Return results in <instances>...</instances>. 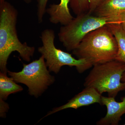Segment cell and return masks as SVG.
<instances>
[{
	"label": "cell",
	"instance_id": "cell-6",
	"mask_svg": "<svg viewBox=\"0 0 125 125\" xmlns=\"http://www.w3.org/2000/svg\"><path fill=\"white\" fill-rule=\"evenodd\" d=\"M45 58L42 56L38 60L29 64H23L22 70L8 73L16 83H21L28 88L30 95L38 97L55 81V78L49 73Z\"/></svg>",
	"mask_w": 125,
	"mask_h": 125
},
{
	"label": "cell",
	"instance_id": "cell-17",
	"mask_svg": "<svg viewBox=\"0 0 125 125\" xmlns=\"http://www.w3.org/2000/svg\"><path fill=\"white\" fill-rule=\"evenodd\" d=\"M119 23L125 32V12L121 16L119 19Z\"/></svg>",
	"mask_w": 125,
	"mask_h": 125
},
{
	"label": "cell",
	"instance_id": "cell-1",
	"mask_svg": "<svg viewBox=\"0 0 125 125\" xmlns=\"http://www.w3.org/2000/svg\"><path fill=\"white\" fill-rule=\"evenodd\" d=\"M18 10L6 1L0 5V69L7 74V61L13 52H17L25 61L30 62L35 48L26 42L22 43L18 38L16 24Z\"/></svg>",
	"mask_w": 125,
	"mask_h": 125
},
{
	"label": "cell",
	"instance_id": "cell-21",
	"mask_svg": "<svg viewBox=\"0 0 125 125\" xmlns=\"http://www.w3.org/2000/svg\"></svg>",
	"mask_w": 125,
	"mask_h": 125
},
{
	"label": "cell",
	"instance_id": "cell-2",
	"mask_svg": "<svg viewBox=\"0 0 125 125\" xmlns=\"http://www.w3.org/2000/svg\"><path fill=\"white\" fill-rule=\"evenodd\" d=\"M117 52L116 39L107 25L87 34L72 52L94 66L115 60Z\"/></svg>",
	"mask_w": 125,
	"mask_h": 125
},
{
	"label": "cell",
	"instance_id": "cell-18",
	"mask_svg": "<svg viewBox=\"0 0 125 125\" xmlns=\"http://www.w3.org/2000/svg\"><path fill=\"white\" fill-rule=\"evenodd\" d=\"M121 81L122 82L125 83V71L124 72V73H123V75H122Z\"/></svg>",
	"mask_w": 125,
	"mask_h": 125
},
{
	"label": "cell",
	"instance_id": "cell-19",
	"mask_svg": "<svg viewBox=\"0 0 125 125\" xmlns=\"http://www.w3.org/2000/svg\"><path fill=\"white\" fill-rule=\"evenodd\" d=\"M25 3L27 4H29L31 3L32 1V0H23Z\"/></svg>",
	"mask_w": 125,
	"mask_h": 125
},
{
	"label": "cell",
	"instance_id": "cell-15",
	"mask_svg": "<svg viewBox=\"0 0 125 125\" xmlns=\"http://www.w3.org/2000/svg\"><path fill=\"white\" fill-rule=\"evenodd\" d=\"M106 0H88L89 3V10L88 13H93L94 11L98 7Z\"/></svg>",
	"mask_w": 125,
	"mask_h": 125
},
{
	"label": "cell",
	"instance_id": "cell-14",
	"mask_svg": "<svg viewBox=\"0 0 125 125\" xmlns=\"http://www.w3.org/2000/svg\"><path fill=\"white\" fill-rule=\"evenodd\" d=\"M48 1V0H38L37 17L39 23H42L43 21Z\"/></svg>",
	"mask_w": 125,
	"mask_h": 125
},
{
	"label": "cell",
	"instance_id": "cell-20",
	"mask_svg": "<svg viewBox=\"0 0 125 125\" xmlns=\"http://www.w3.org/2000/svg\"><path fill=\"white\" fill-rule=\"evenodd\" d=\"M5 1L6 0H0V5H2Z\"/></svg>",
	"mask_w": 125,
	"mask_h": 125
},
{
	"label": "cell",
	"instance_id": "cell-10",
	"mask_svg": "<svg viewBox=\"0 0 125 125\" xmlns=\"http://www.w3.org/2000/svg\"><path fill=\"white\" fill-rule=\"evenodd\" d=\"M70 0H60L59 4L50 5L47 9L46 13L49 15V21L52 23L65 25L73 19L69 8Z\"/></svg>",
	"mask_w": 125,
	"mask_h": 125
},
{
	"label": "cell",
	"instance_id": "cell-5",
	"mask_svg": "<svg viewBox=\"0 0 125 125\" xmlns=\"http://www.w3.org/2000/svg\"><path fill=\"white\" fill-rule=\"evenodd\" d=\"M111 23H113L108 19L88 13L80 14L69 23L61 27L58 38L67 51H73L90 32Z\"/></svg>",
	"mask_w": 125,
	"mask_h": 125
},
{
	"label": "cell",
	"instance_id": "cell-8",
	"mask_svg": "<svg viewBox=\"0 0 125 125\" xmlns=\"http://www.w3.org/2000/svg\"><path fill=\"white\" fill-rule=\"evenodd\" d=\"M121 102H117L115 98L102 96L101 105L106 107L107 112L104 117L97 122L98 125H117L121 120V116L125 114V97Z\"/></svg>",
	"mask_w": 125,
	"mask_h": 125
},
{
	"label": "cell",
	"instance_id": "cell-4",
	"mask_svg": "<svg viewBox=\"0 0 125 125\" xmlns=\"http://www.w3.org/2000/svg\"><path fill=\"white\" fill-rule=\"evenodd\" d=\"M40 37L42 46L38 48V51L46 60L49 71L57 74L62 66L67 65L75 66L77 71L81 73L93 66L85 59H76L71 54L57 48L54 44L55 34L53 30H44Z\"/></svg>",
	"mask_w": 125,
	"mask_h": 125
},
{
	"label": "cell",
	"instance_id": "cell-11",
	"mask_svg": "<svg viewBox=\"0 0 125 125\" xmlns=\"http://www.w3.org/2000/svg\"><path fill=\"white\" fill-rule=\"evenodd\" d=\"M22 86L18 85L11 77L7 76V74L0 73V99L6 100L11 94L22 91Z\"/></svg>",
	"mask_w": 125,
	"mask_h": 125
},
{
	"label": "cell",
	"instance_id": "cell-3",
	"mask_svg": "<svg viewBox=\"0 0 125 125\" xmlns=\"http://www.w3.org/2000/svg\"><path fill=\"white\" fill-rule=\"evenodd\" d=\"M93 66L85 78V88H93L101 94L106 92L108 97L115 98L119 92L125 90V83L121 81L125 62L115 60Z\"/></svg>",
	"mask_w": 125,
	"mask_h": 125
},
{
	"label": "cell",
	"instance_id": "cell-16",
	"mask_svg": "<svg viewBox=\"0 0 125 125\" xmlns=\"http://www.w3.org/2000/svg\"><path fill=\"white\" fill-rule=\"evenodd\" d=\"M4 101L0 99V115L1 117H4L6 115V113L9 109V105Z\"/></svg>",
	"mask_w": 125,
	"mask_h": 125
},
{
	"label": "cell",
	"instance_id": "cell-13",
	"mask_svg": "<svg viewBox=\"0 0 125 125\" xmlns=\"http://www.w3.org/2000/svg\"><path fill=\"white\" fill-rule=\"evenodd\" d=\"M70 5L73 12L76 15L88 12V0H70Z\"/></svg>",
	"mask_w": 125,
	"mask_h": 125
},
{
	"label": "cell",
	"instance_id": "cell-12",
	"mask_svg": "<svg viewBox=\"0 0 125 125\" xmlns=\"http://www.w3.org/2000/svg\"><path fill=\"white\" fill-rule=\"evenodd\" d=\"M116 39L118 52L115 60L125 63V32L120 24L107 25Z\"/></svg>",
	"mask_w": 125,
	"mask_h": 125
},
{
	"label": "cell",
	"instance_id": "cell-9",
	"mask_svg": "<svg viewBox=\"0 0 125 125\" xmlns=\"http://www.w3.org/2000/svg\"><path fill=\"white\" fill-rule=\"evenodd\" d=\"M125 12V0H106L93 13L98 17L109 19L113 23L120 24V17Z\"/></svg>",
	"mask_w": 125,
	"mask_h": 125
},
{
	"label": "cell",
	"instance_id": "cell-7",
	"mask_svg": "<svg viewBox=\"0 0 125 125\" xmlns=\"http://www.w3.org/2000/svg\"><path fill=\"white\" fill-rule=\"evenodd\" d=\"M102 94L93 88L87 87L68 101L64 105L55 108L48 113L45 117L50 115L62 110L72 108L77 109L84 106H89L94 103L101 105Z\"/></svg>",
	"mask_w": 125,
	"mask_h": 125
}]
</instances>
